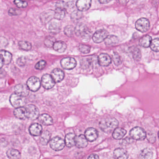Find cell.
<instances>
[{
	"instance_id": "1",
	"label": "cell",
	"mask_w": 159,
	"mask_h": 159,
	"mask_svg": "<svg viewBox=\"0 0 159 159\" xmlns=\"http://www.w3.org/2000/svg\"><path fill=\"white\" fill-rule=\"evenodd\" d=\"M119 123L118 120L114 118H107L101 120L100 127L101 129L106 133H110L114 131L117 128Z\"/></svg>"
},
{
	"instance_id": "2",
	"label": "cell",
	"mask_w": 159,
	"mask_h": 159,
	"mask_svg": "<svg viewBox=\"0 0 159 159\" xmlns=\"http://www.w3.org/2000/svg\"><path fill=\"white\" fill-rule=\"evenodd\" d=\"M75 33L84 40H89L91 37V32L83 23H79L76 25L75 28Z\"/></svg>"
},
{
	"instance_id": "3",
	"label": "cell",
	"mask_w": 159,
	"mask_h": 159,
	"mask_svg": "<svg viewBox=\"0 0 159 159\" xmlns=\"http://www.w3.org/2000/svg\"><path fill=\"white\" fill-rule=\"evenodd\" d=\"M130 135L132 139L138 141H143L147 137V134L144 130L140 127H135L130 131Z\"/></svg>"
},
{
	"instance_id": "4",
	"label": "cell",
	"mask_w": 159,
	"mask_h": 159,
	"mask_svg": "<svg viewBox=\"0 0 159 159\" xmlns=\"http://www.w3.org/2000/svg\"><path fill=\"white\" fill-rule=\"evenodd\" d=\"M10 102L11 105L16 108L22 107L26 104L25 97L20 96L16 93H13L10 96Z\"/></svg>"
},
{
	"instance_id": "5",
	"label": "cell",
	"mask_w": 159,
	"mask_h": 159,
	"mask_svg": "<svg viewBox=\"0 0 159 159\" xmlns=\"http://www.w3.org/2000/svg\"><path fill=\"white\" fill-rule=\"evenodd\" d=\"M65 146V141L60 137H55L50 141V146L52 149L58 151L62 150Z\"/></svg>"
},
{
	"instance_id": "6",
	"label": "cell",
	"mask_w": 159,
	"mask_h": 159,
	"mask_svg": "<svg viewBox=\"0 0 159 159\" xmlns=\"http://www.w3.org/2000/svg\"><path fill=\"white\" fill-rule=\"evenodd\" d=\"M135 28L137 30L141 32H146L150 28V22L147 19L142 18L136 21Z\"/></svg>"
},
{
	"instance_id": "7",
	"label": "cell",
	"mask_w": 159,
	"mask_h": 159,
	"mask_svg": "<svg viewBox=\"0 0 159 159\" xmlns=\"http://www.w3.org/2000/svg\"><path fill=\"white\" fill-rule=\"evenodd\" d=\"M26 108L27 118L31 120H34L39 118V109L35 106L32 104L29 105Z\"/></svg>"
},
{
	"instance_id": "8",
	"label": "cell",
	"mask_w": 159,
	"mask_h": 159,
	"mask_svg": "<svg viewBox=\"0 0 159 159\" xmlns=\"http://www.w3.org/2000/svg\"><path fill=\"white\" fill-rule=\"evenodd\" d=\"M27 85L30 90L36 92L41 87V81L37 77L32 76L28 80Z\"/></svg>"
},
{
	"instance_id": "9",
	"label": "cell",
	"mask_w": 159,
	"mask_h": 159,
	"mask_svg": "<svg viewBox=\"0 0 159 159\" xmlns=\"http://www.w3.org/2000/svg\"><path fill=\"white\" fill-rule=\"evenodd\" d=\"M108 36V32L105 30H100L95 32L93 36V40L95 43H101L105 41Z\"/></svg>"
},
{
	"instance_id": "10",
	"label": "cell",
	"mask_w": 159,
	"mask_h": 159,
	"mask_svg": "<svg viewBox=\"0 0 159 159\" xmlns=\"http://www.w3.org/2000/svg\"><path fill=\"white\" fill-rule=\"evenodd\" d=\"M61 64L63 69L70 70L75 68L76 65V61L73 58L66 57L61 60Z\"/></svg>"
},
{
	"instance_id": "11",
	"label": "cell",
	"mask_w": 159,
	"mask_h": 159,
	"mask_svg": "<svg viewBox=\"0 0 159 159\" xmlns=\"http://www.w3.org/2000/svg\"><path fill=\"white\" fill-rule=\"evenodd\" d=\"M55 83L56 82L54 81L52 76L49 75H44L42 77V85L43 88L46 89H52L55 86Z\"/></svg>"
},
{
	"instance_id": "12",
	"label": "cell",
	"mask_w": 159,
	"mask_h": 159,
	"mask_svg": "<svg viewBox=\"0 0 159 159\" xmlns=\"http://www.w3.org/2000/svg\"><path fill=\"white\" fill-rule=\"evenodd\" d=\"M15 93L22 97L28 96L30 93V89L27 85L25 84H18L14 88Z\"/></svg>"
},
{
	"instance_id": "13",
	"label": "cell",
	"mask_w": 159,
	"mask_h": 159,
	"mask_svg": "<svg viewBox=\"0 0 159 159\" xmlns=\"http://www.w3.org/2000/svg\"><path fill=\"white\" fill-rule=\"evenodd\" d=\"M85 136L89 142H94L98 138V131L94 128H89L85 131Z\"/></svg>"
},
{
	"instance_id": "14",
	"label": "cell",
	"mask_w": 159,
	"mask_h": 159,
	"mask_svg": "<svg viewBox=\"0 0 159 159\" xmlns=\"http://www.w3.org/2000/svg\"><path fill=\"white\" fill-rule=\"evenodd\" d=\"M55 16V11L48 10L43 12L40 15V19L44 24H46L51 21Z\"/></svg>"
},
{
	"instance_id": "15",
	"label": "cell",
	"mask_w": 159,
	"mask_h": 159,
	"mask_svg": "<svg viewBox=\"0 0 159 159\" xmlns=\"http://www.w3.org/2000/svg\"><path fill=\"white\" fill-rule=\"evenodd\" d=\"M91 0H77L76 5L80 11H86L91 7Z\"/></svg>"
},
{
	"instance_id": "16",
	"label": "cell",
	"mask_w": 159,
	"mask_h": 159,
	"mask_svg": "<svg viewBox=\"0 0 159 159\" xmlns=\"http://www.w3.org/2000/svg\"><path fill=\"white\" fill-rule=\"evenodd\" d=\"M75 144L76 147L79 148H84L88 146V141L85 135L80 134L75 136Z\"/></svg>"
},
{
	"instance_id": "17",
	"label": "cell",
	"mask_w": 159,
	"mask_h": 159,
	"mask_svg": "<svg viewBox=\"0 0 159 159\" xmlns=\"http://www.w3.org/2000/svg\"><path fill=\"white\" fill-rule=\"evenodd\" d=\"M30 134L33 136H39L42 134L43 128L38 123H34L30 126L29 129Z\"/></svg>"
},
{
	"instance_id": "18",
	"label": "cell",
	"mask_w": 159,
	"mask_h": 159,
	"mask_svg": "<svg viewBox=\"0 0 159 159\" xmlns=\"http://www.w3.org/2000/svg\"><path fill=\"white\" fill-rule=\"evenodd\" d=\"M95 61L94 57H86L80 61V66L83 69H88L92 67Z\"/></svg>"
},
{
	"instance_id": "19",
	"label": "cell",
	"mask_w": 159,
	"mask_h": 159,
	"mask_svg": "<svg viewBox=\"0 0 159 159\" xmlns=\"http://www.w3.org/2000/svg\"><path fill=\"white\" fill-rule=\"evenodd\" d=\"M98 62L102 66H107L111 63V59L109 55L102 54L98 57Z\"/></svg>"
},
{
	"instance_id": "20",
	"label": "cell",
	"mask_w": 159,
	"mask_h": 159,
	"mask_svg": "<svg viewBox=\"0 0 159 159\" xmlns=\"http://www.w3.org/2000/svg\"><path fill=\"white\" fill-rule=\"evenodd\" d=\"M51 76L55 82H59L63 79L64 77V73L63 71L60 69H56L52 71Z\"/></svg>"
},
{
	"instance_id": "21",
	"label": "cell",
	"mask_w": 159,
	"mask_h": 159,
	"mask_svg": "<svg viewBox=\"0 0 159 159\" xmlns=\"http://www.w3.org/2000/svg\"><path fill=\"white\" fill-rule=\"evenodd\" d=\"M114 157L115 159H128L129 155L125 149L118 148L115 149L114 151Z\"/></svg>"
},
{
	"instance_id": "22",
	"label": "cell",
	"mask_w": 159,
	"mask_h": 159,
	"mask_svg": "<svg viewBox=\"0 0 159 159\" xmlns=\"http://www.w3.org/2000/svg\"><path fill=\"white\" fill-rule=\"evenodd\" d=\"M14 115L16 117L20 120L27 118V112L26 107H20L16 108L14 112Z\"/></svg>"
},
{
	"instance_id": "23",
	"label": "cell",
	"mask_w": 159,
	"mask_h": 159,
	"mask_svg": "<svg viewBox=\"0 0 159 159\" xmlns=\"http://www.w3.org/2000/svg\"><path fill=\"white\" fill-rule=\"evenodd\" d=\"M75 135L73 133H69L66 135L65 138V145L68 147L72 148L75 145Z\"/></svg>"
},
{
	"instance_id": "24",
	"label": "cell",
	"mask_w": 159,
	"mask_h": 159,
	"mask_svg": "<svg viewBox=\"0 0 159 159\" xmlns=\"http://www.w3.org/2000/svg\"><path fill=\"white\" fill-rule=\"evenodd\" d=\"M126 133H127V131L126 130L122 128H117L113 131L112 136L114 139L120 140L122 139L125 136Z\"/></svg>"
},
{
	"instance_id": "25",
	"label": "cell",
	"mask_w": 159,
	"mask_h": 159,
	"mask_svg": "<svg viewBox=\"0 0 159 159\" xmlns=\"http://www.w3.org/2000/svg\"><path fill=\"white\" fill-rule=\"evenodd\" d=\"M39 121L44 125H51L53 124V119L49 115L43 114L39 117Z\"/></svg>"
},
{
	"instance_id": "26",
	"label": "cell",
	"mask_w": 159,
	"mask_h": 159,
	"mask_svg": "<svg viewBox=\"0 0 159 159\" xmlns=\"http://www.w3.org/2000/svg\"><path fill=\"white\" fill-rule=\"evenodd\" d=\"M153 153L149 148H146L141 151L139 155V159H152Z\"/></svg>"
},
{
	"instance_id": "27",
	"label": "cell",
	"mask_w": 159,
	"mask_h": 159,
	"mask_svg": "<svg viewBox=\"0 0 159 159\" xmlns=\"http://www.w3.org/2000/svg\"><path fill=\"white\" fill-rule=\"evenodd\" d=\"M48 30L50 33L53 34H57L60 32L61 30V26L60 23L54 21L51 22L49 25Z\"/></svg>"
},
{
	"instance_id": "28",
	"label": "cell",
	"mask_w": 159,
	"mask_h": 159,
	"mask_svg": "<svg viewBox=\"0 0 159 159\" xmlns=\"http://www.w3.org/2000/svg\"><path fill=\"white\" fill-rule=\"evenodd\" d=\"M0 55L2 57L4 64L8 65L11 62L12 59V55L10 52L4 50L0 51Z\"/></svg>"
},
{
	"instance_id": "29",
	"label": "cell",
	"mask_w": 159,
	"mask_h": 159,
	"mask_svg": "<svg viewBox=\"0 0 159 159\" xmlns=\"http://www.w3.org/2000/svg\"><path fill=\"white\" fill-rule=\"evenodd\" d=\"M67 45L64 42L62 41L56 42L53 46L54 50L60 53H63L67 48Z\"/></svg>"
},
{
	"instance_id": "30",
	"label": "cell",
	"mask_w": 159,
	"mask_h": 159,
	"mask_svg": "<svg viewBox=\"0 0 159 159\" xmlns=\"http://www.w3.org/2000/svg\"><path fill=\"white\" fill-rule=\"evenodd\" d=\"M7 156L9 159H20L21 157L19 151L14 148L8 149L7 152Z\"/></svg>"
},
{
	"instance_id": "31",
	"label": "cell",
	"mask_w": 159,
	"mask_h": 159,
	"mask_svg": "<svg viewBox=\"0 0 159 159\" xmlns=\"http://www.w3.org/2000/svg\"><path fill=\"white\" fill-rule=\"evenodd\" d=\"M51 134L48 131H45L42 132L40 137V143L43 145H47L50 141Z\"/></svg>"
},
{
	"instance_id": "32",
	"label": "cell",
	"mask_w": 159,
	"mask_h": 159,
	"mask_svg": "<svg viewBox=\"0 0 159 159\" xmlns=\"http://www.w3.org/2000/svg\"><path fill=\"white\" fill-rule=\"evenodd\" d=\"M152 42L151 36L148 35H146L143 36L139 41V45L142 47L148 48L150 46Z\"/></svg>"
},
{
	"instance_id": "33",
	"label": "cell",
	"mask_w": 159,
	"mask_h": 159,
	"mask_svg": "<svg viewBox=\"0 0 159 159\" xmlns=\"http://www.w3.org/2000/svg\"><path fill=\"white\" fill-rule=\"evenodd\" d=\"M66 15V9L61 8H57L55 11L54 18L61 20L64 18Z\"/></svg>"
},
{
	"instance_id": "34",
	"label": "cell",
	"mask_w": 159,
	"mask_h": 159,
	"mask_svg": "<svg viewBox=\"0 0 159 159\" xmlns=\"http://www.w3.org/2000/svg\"><path fill=\"white\" fill-rule=\"evenodd\" d=\"M119 42V39L117 36L115 35H108L105 40V44L107 46H111L116 44Z\"/></svg>"
},
{
	"instance_id": "35",
	"label": "cell",
	"mask_w": 159,
	"mask_h": 159,
	"mask_svg": "<svg viewBox=\"0 0 159 159\" xmlns=\"http://www.w3.org/2000/svg\"><path fill=\"white\" fill-rule=\"evenodd\" d=\"M131 52L132 53L133 58L135 60L139 61L141 59L142 55L139 48L135 47H133L132 48Z\"/></svg>"
},
{
	"instance_id": "36",
	"label": "cell",
	"mask_w": 159,
	"mask_h": 159,
	"mask_svg": "<svg viewBox=\"0 0 159 159\" xmlns=\"http://www.w3.org/2000/svg\"><path fill=\"white\" fill-rule=\"evenodd\" d=\"M82 17H83V14L81 11L79 10H75L71 15V18L74 21H76L79 20Z\"/></svg>"
},
{
	"instance_id": "37",
	"label": "cell",
	"mask_w": 159,
	"mask_h": 159,
	"mask_svg": "<svg viewBox=\"0 0 159 159\" xmlns=\"http://www.w3.org/2000/svg\"><path fill=\"white\" fill-rule=\"evenodd\" d=\"M56 38L51 36H48L46 37L44 40V44L48 48L53 47L56 42Z\"/></svg>"
},
{
	"instance_id": "38",
	"label": "cell",
	"mask_w": 159,
	"mask_h": 159,
	"mask_svg": "<svg viewBox=\"0 0 159 159\" xmlns=\"http://www.w3.org/2000/svg\"><path fill=\"white\" fill-rule=\"evenodd\" d=\"M18 45L19 47L22 50H30L32 48L31 44L27 41H20L19 42Z\"/></svg>"
},
{
	"instance_id": "39",
	"label": "cell",
	"mask_w": 159,
	"mask_h": 159,
	"mask_svg": "<svg viewBox=\"0 0 159 159\" xmlns=\"http://www.w3.org/2000/svg\"><path fill=\"white\" fill-rule=\"evenodd\" d=\"M150 48L153 51L155 52H159V39H154L152 40L150 44Z\"/></svg>"
},
{
	"instance_id": "40",
	"label": "cell",
	"mask_w": 159,
	"mask_h": 159,
	"mask_svg": "<svg viewBox=\"0 0 159 159\" xmlns=\"http://www.w3.org/2000/svg\"><path fill=\"white\" fill-rule=\"evenodd\" d=\"M75 33V28L71 25H68L64 29V34L69 37H71Z\"/></svg>"
},
{
	"instance_id": "41",
	"label": "cell",
	"mask_w": 159,
	"mask_h": 159,
	"mask_svg": "<svg viewBox=\"0 0 159 159\" xmlns=\"http://www.w3.org/2000/svg\"><path fill=\"white\" fill-rule=\"evenodd\" d=\"M80 51L84 54L89 53L91 50V47L89 46L84 44H80L79 46Z\"/></svg>"
},
{
	"instance_id": "42",
	"label": "cell",
	"mask_w": 159,
	"mask_h": 159,
	"mask_svg": "<svg viewBox=\"0 0 159 159\" xmlns=\"http://www.w3.org/2000/svg\"><path fill=\"white\" fill-rule=\"evenodd\" d=\"M112 59L115 65L116 66H119L121 63V59L118 53H115V52L114 53V55H113Z\"/></svg>"
},
{
	"instance_id": "43",
	"label": "cell",
	"mask_w": 159,
	"mask_h": 159,
	"mask_svg": "<svg viewBox=\"0 0 159 159\" xmlns=\"http://www.w3.org/2000/svg\"><path fill=\"white\" fill-rule=\"evenodd\" d=\"M14 3L19 8H25L28 6V3L21 0H15Z\"/></svg>"
},
{
	"instance_id": "44",
	"label": "cell",
	"mask_w": 159,
	"mask_h": 159,
	"mask_svg": "<svg viewBox=\"0 0 159 159\" xmlns=\"http://www.w3.org/2000/svg\"><path fill=\"white\" fill-rule=\"evenodd\" d=\"M47 63L46 61L44 60L40 61L35 65V69L37 70H42L45 67Z\"/></svg>"
},
{
	"instance_id": "45",
	"label": "cell",
	"mask_w": 159,
	"mask_h": 159,
	"mask_svg": "<svg viewBox=\"0 0 159 159\" xmlns=\"http://www.w3.org/2000/svg\"><path fill=\"white\" fill-rule=\"evenodd\" d=\"M67 3H66L63 1H59L56 3V7H57V8H61L66 9V8H67Z\"/></svg>"
},
{
	"instance_id": "46",
	"label": "cell",
	"mask_w": 159,
	"mask_h": 159,
	"mask_svg": "<svg viewBox=\"0 0 159 159\" xmlns=\"http://www.w3.org/2000/svg\"><path fill=\"white\" fill-rule=\"evenodd\" d=\"M20 14V10H17L15 8H10L8 11V14L10 16H17V15H19Z\"/></svg>"
},
{
	"instance_id": "47",
	"label": "cell",
	"mask_w": 159,
	"mask_h": 159,
	"mask_svg": "<svg viewBox=\"0 0 159 159\" xmlns=\"http://www.w3.org/2000/svg\"><path fill=\"white\" fill-rule=\"evenodd\" d=\"M25 62H26V61H25V58L23 57H20L17 60V63L20 66H23L25 64Z\"/></svg>"
},
{
	"instance_id": "48",
	"label": "cell",
	"mask_w": 159,
	"mask_h": 159,
	"mask_svg": "<svg viewBox=\"0 0 159 159\" xmlns=\"http://www.w3.org/2000/svg\"><path fill=\"white\" fill-rule=\"evenodd\" d=\"M131 141H132L131 139L127 137V138H125V139L121 141V144L122 145H127L126 144L130 143Z\"/></svg>"
},
{
	"instance_id": "49",
	"label": "cell",
	"mask_w": 159,
	"mask_h": 159,
	"mask_svg": "<svg viewBox=\"0 0 159 159\" xmlns=\"http://www.w3.org/2000/svg\"><path fill=\"white\" fill-rule=\"evenodd\" d=\"M147 136L148 140L150 143H155V141H156V138H155V136H152V135L148 134V135H147Z\"/></svg>"
},
{
	"instance_id": "50",
	"label": "cell",
	"mask_w": 159,
	"mask_h": 159,
	"mask_svg": "<svg viewBox=\"0 0 159 159\" xmlns=\"http://www.w3.org/2000/svg\"><path fill=\"white\" fill-rule=\"evenodd\" d=\"M88 159H99V156L96 154H91L89 156Z\"/></svg>"
},
{
	"instance_id": "51",
	"label": "cell",
	"mask_w": 159,
	"mask_h": 159,
	"mask_svg": "<svg viewBox=\"0 0 159 159\" xmlns=\"http://www.w3.org/2000/svg\"><path fill=\"white\" fill-rule=\"evenodd\" d=\"M99 2L102 4H107L113 0H98Z\"/></svg>"
},
{
	"instance_id": "52",
	"label": "cell",
	"mask_w": 159,
	"mask_h": 159,
	"mask_svg": "<svg viewBox=\"0 0 159 159\" xmlns=\"http://www.w3.org/2000/svg\"><path fill=\"white\" fill-rule=\"evenodd\" d=\"M4 64L3 59L1 55H0V69L2 67Z\"/></svg>"
},
{
	"instance_id": "53",
	"label": "cell",
	"mask_w": 159,
	"mask_h": 159,
	"mask_svg": "<svg viewBox=\"0 0 159 159\" xmlns=\"http://www.w3.org/2000/svg\"><path fill=\"white\" fill-rule=\"evenodd\" d=\"M118 1L121 4L125 5L128 2L129 0H118Z\"/></svg>"
},
{
	"instance_id": "54",
	"label": "cell",
	"mask_w": 159,
	"mask_h": 159,
	"mask_svg": "<svg viewBox=\"0 0 159 159\" xmlns=\"http://www.w3.org/2000/svg\"><path fill=\"white\" fill-rule=\"evenodd\" d=\"M158 136H159V133H158Z\"/></svg>"
}]
</instances>
